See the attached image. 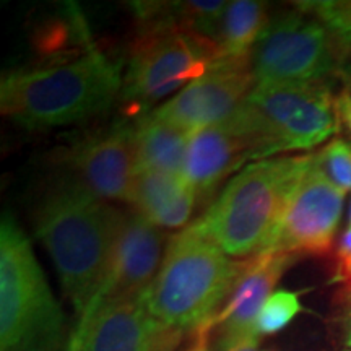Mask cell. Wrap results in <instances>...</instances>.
Listing matches in <instances>:
<instances>
[{"label":"cell","mask_w":351,"mask_h":351,"mask_svg":"<svg viewBox=\"0 0 351 351\" xmlns=\"http://www.w3.org/2000/svg\"><path fill=\"white\" fill-rule=\"evenodd\" d=\"M252 160L251 148L231 119L192 134L189 142L184 179L197 195L207 197L228 176Z\"/></svg>","instance_id":"cell-15"},{"label":"cell","mask_w":351,"mask_h":351,"mask_svg":"<svg viewBox=\"0 0 351 351\" xmlns=\"http://www.w3.org/2000/svg\"><path fill=\"white\" fill-rule=\"evenodd\" d=\"M350 269H351V228H348V230L341 234V239L339 241V245H337L335 276H333V278H335L337 282H340Z\"/></svg>","instance_id":"cell-23"},{"label":"cell","mask_w":351,"mask_h":351,"mask_svg":"<svg viewBox=\"0 0 351 351\" xmlns=\"http://www.w3.org/2000/svg\"><path fill=\"white\" fill-rule=\"evenodd\" d=\"M215 328L212 322L204 324L199 328L191 332L186 345L181 346L179 351H217V345H213Z\"/></svg>","instance_id":"cell-22"},{"label":"cell","mask_w":351,"mask_h":351,"mask_svg":"<svg viewBox=\"0 0 351 351\" xmlns=\"http://www.w3.org/2000/svg\"><path fill=\"white\" fill-rule=\"evenodd\" d=\"M302 313L301 295L288 289H278L267 300L256 322L257 335H275L287 328L298 314Z\"/></svg>","instance_id":"cell-19"},{"label":"cell","mask_w":351,"mask_h":351,"mask_svg":"<svg viewBox=\"0 0 351 351\" xmlns=\"http://www.w3.org/2000/svg\"><path fill=\"white\" fill-rule=\"evenodd\" d=\"M62 307L10 215L0 225V351H65Z\"/></svg>","instance_id":"cell-5"},{"label":"cell","mask_w":351,"mask_h":351,"mask_svg":"<svg viewBox=\"0 0 351 351\" xmlns=\"http://www.w3.org/2000/svg\"><path fill=\"white\" fill-rule=\"evenodd\" d=\"M313 160L314 153H307L247 165L197 219V226L232 258L244 261L269 251L285 208Z\"/></svg>","instance_id":"cell-3"},{"label":"cell","mask_w":351,"mask_h":351,"mask_svg":"<svg viewBox=\"0 0 351 351\" xmlns=\"http://www.w3.org/2000/svg\"><path fill=\"white\" fill-rule=\"evenodd\" d=\"M169 330L153 317L142 298L91 302L65 351H153Z\"/></svg>","instance_id":"cell-11"},{"label":"cell","mask_w":351,"mask_h":351,"mask_svg":"<svg viewBox=\"0 0 351 351\" xmlns=\"http://www.w3.org/2000/svg\"><path fill=\"white\" fill-rule=\"evenodd\" d=\"M199 195L184 176L137 171L127 204L158 228H182L194 212Z\"/></svg>","instance_id":"cell-16"},{"label":"cell","mask_w":351,"mask_h":351,"mask_svg":"<svg viewBox=\"0 0 351 351\" xmlns=\"http://www.w3.org/2000/svg\"><path fill=\"white\" fill-rule=\"evenodd\" d=\"M184 339V332L179 330H171L166 333L165 339L158 343V346L153 351H178L181 348V341Z\"/></svg>","instance_id":"cell-26"},{"label":"cell","mask_w":351,"mask_h":351,"mask_svg":"<svg viewBox=\"0 0 351 351\" xmlns=\"http://www.w3.org/2000/svg\"><path fill=\"white\" fill-rule=\"evenodd\" d=\"M166 236L132 210L124 213L106 282L93 302L143 298L165 258Z\"/></svg>","instance_id":"cell-12"},{"label":"cell","mask_w":351,"mask_h":351,"mask_svg":"<svg viewBox=\"0 0 351 351\" xmlns=\"http://www.w3.org/2000/svg\"><path fill=\"white\" fill-rule=\"evenodd\" d=\"M339 78H340L341 82H343L345 91H348V93H351V62L346 65L343 70H341Z\"/></svg>","instance_id":"cell-27"},{"label":"cell","mask_w":351,"mask_h":351,"mask_svg":"<svg viewBox=\"0 0 351 351\" xmlns=\"http://www.w3.org/2000/svg\"><path fill=\"white\" fill-rule=\"evenodd\" d=\"M350 62V44L304 2L269 20L251 51L257 83L328 85Z\"/></svg>","instance_id":"cell-7"},{"label":"cell","mask_w":351,"mask_h":351,"mask_svg":"<svg viewBox=\"0 0 351 351\" xmlns=\"http://www.w3.org/2000/svg\"><path fill=\"white\" fill-rule=\"evenodd\" d=\"M348 280H351V269H350L348 271H346L345 276H343V278L340 280V282H341V283H345V282H348Z\"/></svg>","instance_id":"cell-28"},{"label":"cell","mask_w":351,"mask_h":351,"mask_svg":"<svg viewBox=\"0 0 351 351\" xmlns=\"http://www.w3.org/2000/svg\"><path fill=\"white\" fill-rule=\"evenodd\" d=\"M230 119L247 142L254 161L313 150L340 125L337 98L326 83H257Z\"/></svg>","instance_id":"cell-6"},{"label":"cell","mask_w":351,"mask_h":351,"mask_svg":"<svg viewBox=\"0 0 351 351\" xmlns=\"http://www.w3.org/2000/svg\"><path fill=\"white\" fill-rule=\"evenodd\" d=\"M345 192L333 186L314 160L293 192L269 251L301 256H327L343 215Z\"/></svg>","instance_id":"cell-9"},{"label":"cell","mask_w":351,"mask_h":351,"mask_svg":"<svg viewBox=\"0 0 351 351\" xmlns=\"http://www.w3.org/2000/svg\"><path fill=\"white\" fill-rule=\"evenodd\" d=\"M243 267L244 261L223 252L194 223L171 238L161 269L142 300L158 322L192 332L212 322L225 306Z\"/></svg>","instance_id":"cell-4"},{"label":"cell","mask_w":351,"mask_h":351,"mask_svg":"<svg viewBox=\"0 0 351 351\" xmlns=\"http://www.w3.org/2000/svg\"><path fill=\"white\" fill-rule=\"evenodd\" d=\"M69 165L78 182L103 200L129 202L137 176L132 125L116 124L77 143Z\"/></svg>","instance_id":"cell-13"},{"label":"cell","mask_w":351,"mask_h":351,"mask_svg":"<svg viewBox=\"0 0 351 351\" xmlns=\"http://www.w3.org/2000/svg\"><path fill=\"white\" fill-rule=\"evenodd\" d=\"M256 85L251 56L223 57L153 114L194 134L230 119Z\"/></svg>","instance_id":"cell-10"},{"label":"cell","mask_w":351,"mask_h":351,"mask_svg":"<svg viewBox=\"0 0 351 351\" xmlns=\"http://www.w3.org/2000/svg\"><path fill=\"white\" fill-rule=\"evenodd\" d=\"M137 171L184 176L192 134L160 119L153 111L140 116L132 125Z\"/></svg>","instance_id":"cell-17"},{"label":"cell","mask_w":351,"mask_h":351,"mask_svg":"<svg viewBox=\"0 0 351 351\" xmlns=\"http://www.w3.org/2000/svg\"><path fill=\"white\" fill-rule=\"evenodd\" d=\"M345 351H351V350H345Z\"/></svg>","instance_id":"cell-30"},{"label":"cell","mask_w":351,"mask_h":351,"mask_svg":"<svg viewBox=\"0 0 351 351\" xmlns=\"http://www.w3.org/2000/svg\"><path fill=\"white\" fill-rule=\"evenodd\" d=\"M269 25L267 7L254 0H234L219 20L213 43L217 44L219 57L251 56L252 47Z\"/></svg>","instance_id":"cell-18"},{"label":"cell","mask_w":351,"mask_h":351,"mask_svg":"<svg viewBox=\"0 0 351 351\" xmlns=\"http://www.w3.org/2000/svg\"><path fill=\"white\" fill-rule=\"evenodd\" d=\"M258 335H244L236 339H218L217 351H257Z\"/></svg>","instance_id":"cell-24"},{"label":"cell","mask_w":351,"mask_h":351,"mask_svg":"<svg viewBox=\"0 0 351 351\" xmlns=\"http://www.w3.org/2000/svg\"><path fill=\"white\" fill-rule=\"evenodd\" d=\"M218 59L221 57L212 39L178 26L142 23L130 47L121 95L135 108H147L182 91Z\"/></svg>","instance_id":"cell-8"},{"label":"cell","mask_w":351,"mask_h":351,"mask_svg":"<svg viewBox=\"0 0 351 351\" xmlns=\"http://www.w3.org/2000/svg\"><path fill=\"white\" fill-rule=\"evenodd\" d=\"M122 217L124 213L78 182L51 191L38 207L36 236L80 317L106 282Z\"/></svg>","instance_id":"cell-1"},{"label":"cell","mask_w":351,"mask_h":351,"mask_svg":"<svg viewBox=\"0 0 351 351\" xmlns=\"http://www.w3.org/2000/svg\"><path fill=\"white\" fill-rule=\"evenodd\" d=\"M337 322H339L341 341L351 348V280L343 283L335 298Z\"/></svg>","instance_id":"cell-21"},{"label":"cell","mask_w":351,"mask_h":351,"mask_svg":"<svg viewBox=\"0 0 351 351\" xmlns=\"http://www.w3.org/2000/svg\"><path fill=\"white\" fill-rule=\"evenodd\" d=\"M295 261L296 257L276 251L244 258L243 270L225 306L212 320L218 339L257 335L256 322L263 304L274 295L276 283Z\"/></svg>","instance_id":"cell-14"},{"label":"cell","mask_w":351,"mask_h":351,"mask_svg":"<svg viewBox=\"0 0 351 351\" xmlns=\"http://www.w3.org/2000/svg\"><path fill=\"white\" fill-rule=\"evenodd\" d=\"M314 165L340 191H351V145L333 138L322 150L314 153Z\"/></svg>","instance_id":"cell-20"},{"label":"cell","mask_w":351,"mask_h":351,"mask_svg":"<svg viewBox=\"0 0 351 351\" xmlns=\"http://www.w3.org/2000/svg\"><path fill=\"white\" fill-rule=\"evenodd\" d=\"M121 64L96 47L77 59L3 75L0 109L28 130H46L91 119L122 93Z\"/></svg>","instance_id":"cell-2"},{"label":"cell","mask_w":351,"mask_h":351,"mask_svg":"<svg viewBox=\"0 0 351 351\" xmlns=\"http://www.w3.org/2000/svg\"><path fill=\"white\" fill-rule=\"evenodd\" d=\"M348 226L351 228V205H350V217H348Z\"/></svg>","instance_id":"cell-29"},{"label":"cell","mask_w":351,"mask_h":351,"mask_svg":"<svg viewBox=\"0 0 351 351\" xmlns=\"http://www.w3.org/2000/svg\"><path fill=\"white\" fill-rule=\"evenodd\" d=\"M337 111H339L340 124H343L351 135V93H348V91H343L337 98Z\"/></svg>","instance_id":"cell-25"}]
</instances>
